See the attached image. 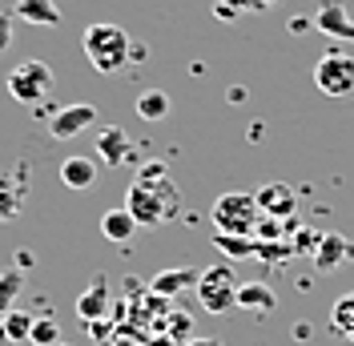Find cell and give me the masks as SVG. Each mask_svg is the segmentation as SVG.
Listing matches in <instances>:
<instances>
[{
    "label": "cell",
    "mask_w": 354,
    "mask_h": 346,
    "mask_svg": "<svg viewBox=\"0 0 354 346\" xmlns=\"http://www.w3.org/2000/svg\"><path fill=\"white\" fill-rule=\"evenodd\" d=\"M93 121H97V109L88 105V101H77V105H65L48 117V133H53L57 141H73V137L85 133Z\"/></svg>",
    "instance_id": "cell-7"
},
{
    "label": "cell",
    "mask_w": 354,
    "mask_h": 346,
    "mask_svg": "<svg viewBox=\"0 0 354 346\" xmlns=\"http://www.w3.org/2000/svg\"><path fill=\"white\" fill-rule=\"evenodd\" d=\"M318 242H322V234H314V230H298V238H294V254H314Z\"/></svg>",
    "instance_id": "cell-25"
},
{
    "label": "cell",
    "mask_w": 354,
    "mask_h": 346,
    "mask_svg": "<svg viewBox=\"0 0 354 346\" xmlns=\"http://www.w3.org/2000/svg\"><path fill=\"white\" fill-rule=\"evenodd\" d=\"M101 234H105V242H113V246H129L133 234H137V221H133V214L121 206V210H105L101 214Z\"/></svg>",
    "instance_id": "cell-15"
},
{
    "label": "cell",
    "mask_w": 354,
    "mask_h": 346,
    "mask_svg": "<svg viewBox=\"0 0 354 346\" xmlns=\"http://www.w3.org/2000/svg\"><path fill=\"white\" fill-rule=\"evenodd\" d=\"M61 181H65L68 190H93L97 185V161L93 157H85V153H73V157H65L61 161Z\"/></svg>",
    "instance_id": "cell-13"
},
{
    "label": "cell",
    "mask_w": 354,
    "mask_h": 346,
    "mask_svg": "<svg viewBox=\"0 0 354 346\" xmlns=\"http://www.w3.org/2000/svg\"><path fill=\"white\" fill-rule=\"evenodd\" d=\"M53 85H57V77H53V69L44 61H21L8 73V93L21 105H41L44 97L53 93Z\"/></svg>",
    "instance_id": "cell-5"
},
{
    "label": "cell",
    "mask_w": 354,
    "mask_h": 346,
    "mask_svg": "<svg viewBox=\"0 0 354 346\" xmlns=\"http://www.w3.org/2000/svg\"><path fill=\"white\" fill-rule=\"evenodd\" d=\"M198 278H201V270H194V266H169V270H161V274L149 278V294L153 298H177L181 290H194Z\"/></svg>",
    "instance_id": "cell-10"
},
{
    "label": "cell",
    "mask_w": 354,
    "mask_h": 346,
    "mask_svg": "<svg viewBox=\"0 0 354 346\" xmlns=\"http://www.w3.org/2000/svg\"><path fill=\"white\" fill-rule=\"evenodd\" d=\"M270 4H278V0H250V8H270Z\"/></svg>",
    "instance_id": "cell-31"
},
{
    "label": "cell",
    "mask_w": 354,
    "mask_h": 346,
    "mask_svg": "<svg viewBox=\"0 0 354 346\" xmlns=\"http://www.w3.org/2000/svg\"><path fill=\"white\" fill-rule=\"evenodd\" d=\"M32 322H37V318H28L24 310H8V314H4V326H0V334H4L8 343H21V338L32 334Z\"/></svg>",
    "instance_id": "cell-23"
},
{
    "label": "cell",
    "mask_w": 354,
    "mask_h": 346,
    "mask_svg": "<svg viewBox=\"0 0 354 346\" xmlns=\"http://www.w3.org/2000/svg\"><path fill=\"white\" fill-rule=\"evenodd\" d=\"M354 254V246L342 234H322V242H318V250H314V266L326 274V270H334V266H342V262Z\"/></svg>",
    "instance_id": "cell-16"
},
{
    "label": "cell",
    "mask_w": 354,
    "mask_h": 346,
    "mask_svg": "<svg viewBox=\"0 0 354 346\" xmlns=\"http://www.w3.org/2000/svg\"><path fill=\"white\" fill-rule=\"evenodd\" d=\"M28 343H32V346H57V343H65V338H61V326H57V318H48V314H44V318H37V322H32V334H28Z\"/></svg>",
    "instance_id": "cell-24"
},
{
    "label": "cell",
    "mask_w": 354,
    "mask_h": 346,
    "mask_svg": "<svg viewBox=\"0 0 354 346\" xmlns=\"http://www.w3.org/2000/svg\"><path fill=\"white\" fill-rule=\"evenodd\" d=\"M330 330L354 343V290L351 294H342V298L330 306Z\"/></svg>",
    "instance_id": "cell-21"
},
{
    "label": "cell",
    "mask_w": 354,
    "mask_h": 346,
    "mask_svg": "<svg viewBox=\"0 0 354 346\" xmlns=\"http://www.w3.org/2000/svg\"><path fill=\"white\" fill-rule=\"evenodd\" d=\"M314 85L322 89L326 97H351L354 93V57L351 53H322L314 65Z\"/></svg>",
    "instance_id": "cell-6"
},
{
    "label": "cell",
    "mask_w": 354,
    "mask_h": 346,
    "mask_svg": "<svg viewBox=\"0 0 354 346\" xmlns=\"http://www.w3.org/2000/svg\"><path fill=\"white\" fill-rule=\"evenodd\" d=\"M109 310H113L109 278L97 274V278L88 282V290H81V298H77V318L85 326H93V322H101V318H109Z\"/></svg>",
    "instance_id": "cell-8"
},
{
    "label": "cell",
    "mask_w": 354,
    "mask_h": 346,
    "mask_svg": "<svg viewBox=\"0 0 354 346\" xmlns=\"http://www.w3.org/2000/svg\"><path fill=\"white\" fill-rule=\"evenodd\" d=\"M109 330H113V322H105V318H101V322H93V334H97V338H105Z\"/></svg>",
    "instance_id": "cell-29"
},
{
    "label": "cell",
    "mask_w": 354,
    "mask_h": 346,
    "mask_svg": "<svg viewBox=\"0 0 354 346\" xmlns=\"http://www.w3.org/2000/svg\"><path fill=\"white\" fill-rule=\"evenodd\" d=\"M97 157L105 161V165H125L129 161V133L125 129H117V125H109V129H101L97 133Z\"/></svg>",
    "instance_id": "cell-14"
},
{
    "label": "cell",
    "mask_w": 354,
    "mask_h": 346,
    "mask_svg": "<svg viewBox=\"0 0 354 346\" xmlns=\"http://www.w3.org/2000/svg\"><path fill=\"white\" fill-rule=\"evenodd\" d=\"M81 48H85L88 65L97 69V73H117V69L129 65V53H133V41L125 28H117L109 21H97L85 28V37H81Z\"/></svg>",
    "instance_id": "cell-2"
},
{
    "label": "cell",
    "mask_w": 354,
    "mask_h": 346,
    "mask_svg": "<svg viewBox=\"0 0 354 346\" xmlns=\"http://www.w3.org/2000/svg\"><path fill=\"white\" fill-rule=\"evenodd\" d=\"M238 286L242 282L234 278L230 266H209V270H201L194 290H198V302L205 314H230L238 306Z\"/></svg>",
    "instance_id": "cell-4"
},
{
    "label": "cell",
    "mask_w": 354,
    "mask_h": 346,
    "mask_svg": "<svg viewBox=\"0 0 354 346\" xmlns=\"http://www.w3.org/2000/svg\"><path fill=\"white\" fill-rule=\"evenodd\" d=\"M28 197L24 173H0V221H17Z\"/></svg>",
    "instance_id": "cell-12"
},
{
    "label": "cell",
    "mask_w": 354,
    "mask_h": 346,
    "mask_svg": "<svg viewBox=\"0 0 354 346\" xmlns=\"http://www.w3.org/2000/svg\"><path fill=\"white\" fill-rule=\"evenodd\" d=\"M24 290V274L12 266V270H0V318L17 306V298H21Z\"/></svg>",
    "instance_id": "cell-22"
},
{
    "label": "cell",
    "mask_w": 354,
    "mask_h": 346,
    "mask_svg": "<svg viewBox=\"0 0 354 346\" xmlns=\"http://www.w3.org/2000/svg\"><path fill=\"white\" fill-rule=\"evenodd\" d=\"M189 330H194L189 314H169V338H174V343H181V338H185Z\"/></svg>",
    "instance_id": "cell-26"
},
{
    "label": "cell",
    "mask_w": 354,
    "mask_h": 346,
    "mask_svg": "<svg viewBox=\"0 0 354 346\" xmlns=\"http://www.w3.org/2000/svg\"><path fill=\"white\" fill-rule=\"evenodd\" d=\"M238 8H250V0H218V17L221 21H234Z\"/></svg>",
    "instance_id": "cell-27"
},
{
    "label": "cell",
    "mask_w": 354,
    "mask_h": 346,
    "mask_svg": "<svg viewBox=\"0 0 354 346\" xmlns=\"http://www.w3.org/2000/svg\"><path fill=\"white\" fill-rule=\"evenodd\" d=\"M169 109H174V101H169L165 89H145V93L137 97V117H145V121H165Z\"/></svg>",
    "instance_id": "cell-19"
},
{
    "label": "cell",
    "mask_w": 354,
    "mask_h": 346,
    "mask_svg": "<svg viewBox=\"0 0 354 346\" xmlns=\"http://www.w3.org/2000/svg\"><path fill=\"white\" fill-rule=\"evenodd\" d=\"M17 21L53 28V24H61V4L57 0H17Z\"/></svg>",
    "instance_id": "cell-17"
},
{
    "label": "cell",
    "mask_w": 354,
    "mask_h": 346,
    "mask_svg": "<svg viewBox=\"0 0 354 346\" xmlns=\"http://www.w3.org/2000/svg\"><path fill=\"white\" fill-rule=\"evenodd\" d=\"M238 306L242 310H254V314H270L278 306V294L266 282H245V286H238Z\"/></svg>",
    "instance_id": "cell-18"
},
{
    "label": "cell",
    "mask_w": 354,
    "mask_h": 346,
    "mask_svg": "<svg viewBox=\"0 0 354 346\" xmlns=\"http://www.w3.org/2000/svg\"><path fill=\"white\" fill-rule=\"evenodd\" d=\"M177 346H221L218 338H189V343H177Z\"/></svg>",
    "instance_id": "cell-30"
},
{
    "label": "cell",
    "mask_w": 354,
    "mask_h": 346,
    "mask_svg": "<svg viewBox=\"0 0 354 346\" xmlns=\"http://www.w3.org/2000/svg\"><path fill=\"white\" fill-rule=\"evenodd\" d=\"M12 28H17V17H8V12H0V53L12 44Z\"/></svg>",
    "instance_id": "cell-28"
},
{
    "label": "cell",
    "mask_w": 354,
    "mask_h": 346,
    "mask_svg": "<svg viewBox=\"0 0 354 346\" xmlns=\"http://www.w3.org/2000/svg\"><path fill=\"white\" fill-rule=\"evenodd\" d=\"M258 210L266 217H278V221H290V217L298 214V194L290 190L286 181H266L262 190H258Z\"/></svg>",
    "instance_id": "cell-9"
},
{
    "label": "cell",
    "mask_w": 354,
    "mask_h": 346,
    "mask_svg": "<svg viewBox=\"0 0 354 346\" xmlns=\"http://www.w3.org/2000/svg\"><path fill=\"white\" fill-rule=\"evenodd\" d=\"M57 346H73V343H57Z\"/></svg>",
    "instance_id": "cell-32"
},
{
    "label": "cell",
    "mask_w": 354,
    "mask_h": 346,
    "mask_svg": "<svg viewBox=\"0 0 354 346\" xmlns=\"http://www.w3.org/2000/svg\"><path fill=\"white\" fill-rule=\"evenodd\" d=\"M214 246L221 250V258L242 262L258 254V238H245V234H214Z\"/></svg>",
    "instance_id": "cell-20"
},
{
    "label": "cell",
    "mask_w": 354,
    "mask_h": 346,
    "mask_svg": "<svg viewBox=\"0 0 354 346\" xmlns=\"http://www.w3.org/2000/svg\"><path fill=\"white\" fill-rule=\"evenodd\" d=\"M314 28L326 33V37H334V41H354V21H351V12H346L338 0H322V4H318V12H314Z\"/></svg>",
    "instance_id": "cell-11"
},
{
    "label": "cell",
    "mask_w": 354,
    "mask_h": 346,
    "mask_svg": "<svg viewBox=\"0 0 354 346\" xmlns=\"http://www.w3.org/2000/svg\"><path fill=\"white\" fill-rule=\"evenodd\" d=\"M125 210L133 214L137 230H157L181 214V190L174 185V177L161 161H149L137 170L129 194H125Z\"/></svg>",
    "instance_id": "cell-1"
},
{
    "label": "cell",
    "mask_w": 354,
    "mask_h": 346,
    "mask_svg": "<svg viewBox=\"0 0 354 346\" xmlns=\"http://www.w3.org/2000/svg\"><path fill=\"white\" fill-rule=\"evenodd\" d=\"M209 221H214L218 234H245V238H254V230H258V221H262L258 197L242 194V190H230V194H221L218 201H214Z\"/></svg>",
    "instance_id": "cell-3"
}]
</instances>
